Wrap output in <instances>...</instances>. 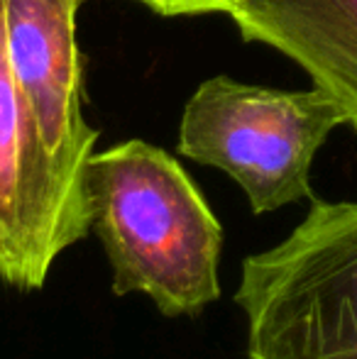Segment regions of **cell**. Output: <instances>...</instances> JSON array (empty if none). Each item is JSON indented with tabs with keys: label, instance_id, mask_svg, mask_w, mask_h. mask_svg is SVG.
<instances>
[{
	"label": "cell",
	"instance_id": "obj_4",
	"mask_svg": "<svg viewBox=\"0 0 357 359\" xmlns=\"http://www.w3.org/2000/svg\"><path fill=\"white\" fill-rule=\"evenodd\" d=\"M88 232L86 194L49 156L10 72L0 0V284L39 291Z\"/></svg>",
	"mask_w": 357,
	"mask_h": 359
},
{
	"label": "cell",
	"instance_id": "obj_2",
	"mask_svg": "<svg viewBox=\"0 0 357 359\" xmlns=\"http://www.w3.org/2000/svg\"><path fill=\"white\" fill-rule=\"evenodd\" d=\"M248 359H357V203L314 201L279 245L243 259Z\"/></svg>",
	"mask_w": 357,
	"mask_h": 359
},
{
	"label": "cell",
	"instance_id": "obj_5",
	"mask_svg": "<svg viewBox=\"0 0 357 359\" xmlns=\"http://www.w3.org/2000/svg\"><path fill=\"white\" fill-rule=\"evenodd\" d=\"M79 8L81 0H3V25L10 72L39 137L69 184L83 191L98 133L83 118Z\"/></svg>",
	"mask_w": 357,
	"mask_h": 359
},
{
	"label": "cell",
	"instance_id": "obj_1",
	"mask_svg": "<svg viewBox=\"0 0 357 359\" xmlns=\"http://www.w3.org/2000/svg\"><path fill=\"white\" fill-rule=\"evenodd\" d=\"M83 191L115 296L144 293L167 318L218 301L223 227L172 154L142 140L93 151Z\"/></svg>",
	"mask_w": 357,
	"mask_h": 359
},
{
	"label": "cell",
	"instance_id": "obj_3",
	"mask_svg": "<svg viewBox=\"0 0 357 359\" xmlns=\"http://www.w3.org/2000/svg\"><path fill=\"white\" fill-rule=\"evenodd\" d=\"M348 115L321 88L276 90L213 76L181 115L179 154L228 174L255 215L311 198L316 151Z\"/></svg>",
	"mask_w": 357,
	"mask_h": 359
},
{
	"label": "cell",
	"instance_id": "obj_7",
	"mask_svg": "<svg viewBox=\"0 0 357 359\" xmlns=\"http://www.w3.org/2000/svg\"><path fill=\"white\" fill-rule=\"evenodd\" d=\"M152 13L164 18H181V15H208V13H233L245 0H137Z\"/></svg>",
	"mask_w": 357,
	"mask_h": 359
},
{
	"label": "cell",
	"instance_id": "obj_6",
	"mask_svg": "<svg viewBox=\"0 0 357 359\" xmlns=\"http://www.w3.org/2000/svg\"><path fill=\"white\" fill-rule=\"evenodd\" d=\"M230 18L243 39L299 64L357 130V0H245Z\"/></svg>",
	"mask_w": 357,
	"mask_h": 359
}]
</instances>
